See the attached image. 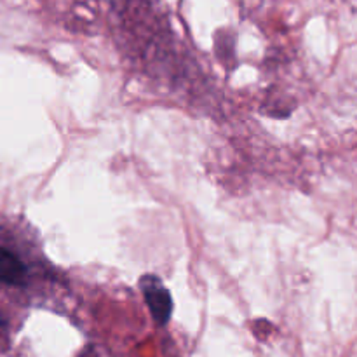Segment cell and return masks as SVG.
I'll return each mask as SVG.
<instances>
[{"instance_id": "2", "label": "cell", "mask_w": 357, "mask_h": 357, "mask_svg": "<svg viewBox=\"0 0 357 357\" xmlns=\"http://www.w3.org/2000/svg\"><path fill=\"white\" fill-rule=\"evenodd\" d=\"M24 282V267L20 258L0 246V284L20 286Z\"/></svg>"}, {"instance_id": "1", "label": "cell", "mask_w": 357, "mask_h": 357, "mask_svg": "<svg viewBox=\"0 0 357 357\" xmlns=\"http://www.w3.org/2000/svg\"><path fill=\"white\" fill-rule=\"evenodd\" d=\"M139 284H142L143 296L153 319L159 324H166L173 312V300H171L169 291L164 288V284L155 275H145Z\"/></svg>"}, {"instance_id": "4", "label": "cell", "mask_w": 357, "mask_h": 357, "mask_svg": "<svg viewBox=\"0 0 357 357\" xmlns=\"http://www.w3.org/2000/svg\"><path fill=\"white\" fill-rule=\"evenodd\" d=\"M3 323H6V317H3V314L0 312V328L3 326Z\"/></svg>"}, {"instance_id": "3", "label": "cell", "mask_w": 357, "mask_h": 357, "mask_svg": "<svg viewBox=\"0 0 357 357\" xmlns=\"http://www.w3.org/2000/svg\"><path fill=\"white\" fill-rule=\"evenodd\" d=\"M79 357H110V356H107L103 351H100L98 347H89V349H86V351H84Z\"/></svg>"}]
</instances>
